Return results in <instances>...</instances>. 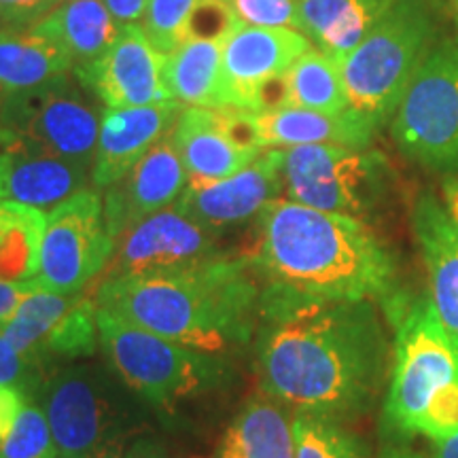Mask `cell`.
<instances>
[{
	"instance_id": "6da1fadb",
	"label": "cell",
	"mask_w": 458,
	"mask_h": 458,
	"mask_svg": "<svg viewBox=\"0 0 458 458\" xmlns=\"http://www.w3.org/2000/svg\"><path fill=\"white\" fill-rule=\"evenodd\" d=\"M255 363L263 394L295 414L346 422L368 414L385 391L393 346L376 301L261 289Z\"/></svg>"
},
{
	"instance_id": "7a4b0ae2",
	"label": "cell",
	"mask_w": 458,
	"mask_h": 458,
	"mask_svg": "<svg viewBox=\"0 0 458 458\" xmlns=\"http://www.w3.org/2000/svg\"><path fill=\"white\" fill-rule=\"evenodd\" d=\"M246 259L261 289L272 293L385 308L403 293L394 255L369 225L293 199H276L257 216Z\"/></svg>"
},
{
	"instance_id": "3957f363",
	"label": "cell",
	"mask_w": 458,
	"mask_h": 458,
	"mask_svg": "<svg viewBox=\"0 0 458 458\" xmlns=\"http://www.w3.org/2000/svg\"><path fill=\"white\" fill-rule=\"evenodd\" d=\"M261 289L246 257L106 278L96 306L196 351L223 354L253 340Z\"/></svg>"
},
{
	"instance_id": "277c9868",
	"label": "cell",
	"mask_w": 458,
	"mask_h": 458,
	"mask_svg": "<svg viewBox=\"0 0 458 458\" xmlns=\"http://www.w3.org/2000/svg\"><path fill=\"white\" fill-rule=\"evenodd\" d=\"M385 310L394 327L385 427L428 442L452 437L458 433V335L427 295L401 293Z\"/></svg>"
},
{
	"instance_id": "5b68a950",
	"label": "cell",
	"mask_w": 458,
	"mask_h": 458,
	"mask_svg": "<svg viewBox=\"0 0 458 458\" xmlns=\"http://www.w3.org/2000/svg\"><path fill=\"white\" fill-rule=\"evenodd\" d=\"M437 43L433 0H394L363 41L337 57L348 96L346 113L374 131L385 128L418 66Z\"/></svg>"
},
{
	"instance_id": "8992f818",
	"label": "cell",
	"mask_w": 458,
	"mask_h": 458,
	"mask_svg": "<svg viewBox=\"0 0 458 458\" xmlns=\"http://www.w3.org/2000/svg\"><path fill=\"white\" fill-rule=\"evenodd\" d=\"M57 458H102L123 450L145 422L147 403L102 365H68L37 393Z\"/></svg>"
},
{
	"instance_id": "52a82bcc",
	"label": "cell",
	"mask_w": 458,
	"mask_h": 458,
	"mask_svg": "<svg viewBox=\"0 0 458 458\" xmlns=\"http://www.w3.org/2000/svg\"><path fill=\"white\" fill-rule=\"evenodd\" d=\"M100 348L119 380L153 408H176L225 386L232 368L223 354L182 346L98 308Z\"/></svg>"
},
{
	"instance_id": "ba28073f",
	"label": "cell",
	"mask_w": 458,
	"mask_h": 458,
	"mask_svg": "<svg viewBox=\"0 0 458 458\" xmlns=\"http://www.w3.org/2000/svg\"><path fill=\"white\" fill-rule=\"evenodd\" d=\"M286 199L369 225L391 199L393 172L369 147L303 145L280 148Z\"/></svg>"
},
{
	"instance_id": "9c48e42d",
	"label": "cell",
	"mask_w": 458,
	"mask_h": 458,
	"mask_svg": "<svg viewBox=\"0 0 458 458\" xmlns=\"http://www.w3.org/2000/svg\"><path fill=\"white\" fill-rule=\"evenodd\" d=\"M394 145L431 172H458V38L428 51L391 119Z\"/></svg>"
},
{
	"instance_id": "30bf717a",
	"label": "cell",
	"mask_w": 458,
	"mask_h": 458,
	"mask_svg": "<svg viewBox=\"0 0 458 458\" xmlns=\"http://www.w3.org/2000/svg\"><path fill=\"white\" fill-rule=\"evenodd\" d=\"M100 119L96 98L71 74L17 94L0 106V128L91 168Z\"/></svg>"
},
{
	"instance_id": "8fae6325",
	"label": "cell",
	"mask_w": 458,
	"mask_h": 458,
	"mask_svg": "<svg viewBox=\"0 0 458 458\" xmlns=\"http://www.w3.org/2000/svg\"><path fill=\"white\" fill-rule=\"evenodd\" d=\"M113 253L105 199L94 189H81L47 213L37 283L62 295L81 293Z\"/></svg>"
},
{
	"instance_id": "7c38bea8",
	"label": "cell",
	"mask_w": 458,
	"mask_h": 458,
	"mask_svg": "<svg viewBox=\"0 0 458 458\" xmlns=\"http://www.w3.org/2000/svg\"><path fill=\"white\" fill-rule=\"evenodd\" d=\"M216 236L219 233L202 227L174 204L136 223L117 240L113 270L106 278L179 270L219 259L227 253Z\"/></svg>"
},
{
	"instance_id": "4fadbf2b",
	"label": "cell",
	"mask_w": 458,
	"mask_h": 458,
	"mask_svg": "<svg viewBox=\"0 0 458 458\" xmlns=\"http://www.w3.org/2000/svg\"><path fill=\"white\" fill-rule=\"evenodd\" d=\"M165 55L148 41L142 24H125L106 54L72 77L106 108L147 106L172 100L164 83Z\"/></svg>"
},
{
	"instance_id": "5bb4252c",
	"label": "cell",
	"mask_w": 458,
	"mask_h": 458,
	"mask_svg": "<svg viewBox=\"0 0 458 458\" xmlns=\"http://www.w3.org/2000/svg\"><path fill=\"white\" fill-rule=\"evenodd\" d=\"M314 47L303 32L289 28L240 26L223 41V74L232 106L259 111L261 91Z\"/></svg>"
},
{
	"instance_id": "9a60e30c",
	"label": "cell",
	"mask_w": 458,
	"mask_h": 458,
	"mask_svg": "<svg viewBox=\"0 0 458 458\" xmlns=\"http://www.w3.org/2000/svg\"><path fill=\"white\" fill-rule=\"evenodd\" d=\"M284 189L280 148H266L255 162L229 179L208 185H187L176 206L210 232L242 225L257 219Z\"/></svg>"
},
{
	"instance_id": "2e32d148",
	"label": "cell",
	"mask_w": 458,
	"mask_h": 458,
	"mask_svg": "<svg viewBox=\"0 0 458 458\" xmlns=\"http://www.w3.org/2000/svg\"><path fill=\"white\" fill-rule=\"evenodd\" d=\"M187 181L185 164L170 130L122 181L106 189L105 219L114 244L136 223L179 202Z\"/></svg>"
},
{
	"instance_id": "e0dca14e",
	"label": "cell",
	"mask_w": 458,
	"mask_h": 458,
	"mask_svg": "<svg viewBox=\"0 0 458 458\" xmlns=\"http://www.w3.org/2000/svg\"><path fill=\"white\" fill-rule=\"evenodd\" d=\"M89 168L3 130L0 136V199L54 208L85 189Z\"/></svg>"
},
{
	"instance_id": "ac0fdd59",
	"label": "cell",
	"mask_w": 458,
	"mask_h": 458,
	"mask_svg": "<svg viewBox=\"0 0 458 458\" xmlns=\"http://www.w3.org/2000/svg\"><path fill=\"white\" fill-rule=\"evenodd\" d=\"M185 106L165 100L147 106H123L102 111L91 182L108 189L123 179L142 157L179 122Z\"/></svg>"
},
{
	"instance_id": "d6986e66",
	"label": "cell",
	"mask_w": 458,
	"mask_h": 458,
	"mask_svg": "<svg viewBox=\"0 0 458 458\" xmlns=\"http://www.w3.org/2000/svg\"><path fill=\"white\" fill-rule=\"evenodd\" d=\"M411 229L427 272L428 301L458 335V229L433 193H420L411 210Z\"/></svg>"
},
{
	"instance_id": "ffe728a7",
	"label": "cell",
	"mask_w": 458,
	"mask_h": 458,
	"mask_svg": "<svg viewBox=\"0 0 458 458\" xmlns=\"http://www.w3.org/2000/svg\"><path fill=\"white\" fill-rule=\"evenodd\" d=\"M172 139L187 170V185H208L229 179L261 153L244 151L223 134L215 108L189 106L172 128Z\"/></svg>"
},
{
	"instance_id": "44dd1931",
	"label": "cell",
	"mask_w": 458,
	"mask_h": 458,
	"mask_svg": "<svg viewBox=\"0 0 458 458\" xmlns=\"http://www.w3.org/2000/svg\"><path fill=\"white\" fill-rule=\"evenodd\" d=\"M263 148L303 145L369 147L377 131L354 119L351 113L327 114L297 106H280L255 113Z\"/></svg>"
},
{
	"instance_id": "7402d4cb",
	"label": "cell",
	"mask_w": 458,
	"mask_h": 458,
	"mask_svg": "<svg viewBox=\"0 0 458 458\" xmlns=\"http://www.w3.org/2000/svg\"><path fill=\"white\" fill-rule=\"evenodd\" d=\"M216 458H295V411L257 394L223 433Z\"/></svg>"
},
{
	"instance_id": "603a6c76",
	"label": "cell",
	"mask_w": 458,
	"mask_h": 458,
	"mask_svg": "<svg viewBox=\"0 0 458 458\" xmlns=\"http://www.w3.org/2000/svg\"><path fill=\"white\" fill-rule=\"evenodd\" d=\"M34 30L60 45L71 55L72 71H77L106 54L122 32V24L105 0H62Z\"/></svg>"
},
{
	"instance_id": "cb8c5ba5",
	"label": "cell",
	"mask_w": 458,
	"mask_h": 458,
	"mask_svg": "<svg viewBox=\"0 0 458 458\" xmlns=\"http://www.w3.org/2000/svg\"><path fill=\"white\" fill-rule=\"evenodd\" d=\"M164 83L172 100L202 108L232 106L225 74H223V43L189 38L165 55Z\"/></svg>"
},
{
	"instance_id": "d4e9b609",
	"label": "cell",
	"mask_w": 458,
	"mask_h": 458,
	"mask_svg": "<svg viewBox=\"0 0 458 458\" xmlns=\"http://www.w3.org/2000/svg\"><path fill=\"white\" fill-rule=\"evenodd\" d=\"M394 0H300L301 32L331 57H342L363 41Z\"/></svg>"
},
{
	"instance_id": "484cf974",
	"label": "cell",
	"mask_w": 458,
	"mask_h": 458,
	"mask_svg": "<svg viewBox=\"0 0 458 458\" xmlns=\"http://www.w3.org/2000/svg\"><path fill=\"white\" fill-rule=\"evenodd\" d=\"M72 72V60L55 41L30 30H0V106L17 94Z\"/></svg>"
},
{
	"instance_id": "4316f807",
	"label": "cell",
	"mask_w": 458,
	"mask_h": 458,
	"mask_svg": "<svg viewBox=\"0 0 458 458\" xmlns=\"http://www.w3.org/2000/svg\"><path fill=\"white\" fill-rule=\"evenodd\" d=\"M81 293L62 295L55 293V291L45 289L41 283L34 280L30 293L21 300L13 317L4 325H0L11 346L41 374H47L43 365L45 342H47L49 334L60 323L62 317L77 303Z\"/></svg>"
},
{
	"instance_id": "83f0119b",
	"label": "cell",
	"mask_w": 458,
	"mask_h": 458,
	"mask_svg": "<svg viewBox=\"0 0 458 458\" xmlns=\"http://www.w3.org/2000/svg\"><path fill=\"white\" fill-rule=\"evenodd\" d=\"M284 106L327 114L346 113L348 96L335 57L312 47L283 74Z\"/></svg>"
},
{
	"instance_id": "f1b7e54d",
	"label": "cell",
	"mask_w": 458,
	"mask_h": 458,
	"mask_svg": "<svg viewBox=\"0 0 458 458\" xmlns=\"http://www.w3.org/2000/svg\"><path fill=\"white\" fill-rule=\"evenodd\" d=\"M45 221L47 215L41 208L7 202L0 227V280L17 284L37 280Z\"/></svg>"
},
{
	"instance_id": "f546056e",
	"label": "cell",
	"mask_w": 458,
	"mask_h": 458,
	"mask_svg": "<svg viewBox=\"0 0 458 458\" xmlns=\"http://www.w3.org/2000/svg\"><path fill=\"white\" fill-rule=\"evenodd\" d=\"M96 312H98L96 300L81 293L77 303L62 317L45 342V371L55 368V365L72 363L81 357H91L96 352V348L100 346Z\"/></svg>"
},
{
	"instance_id": "4dcf8cb0",
	"label": "cell",
	"mask_w": 458,
	"mask_h": 458,
	"mask_svg": "<svg viewBox=\"0 0 458 458\" xmlns=\"http://www.w3.org/2000/svg\"><path fill=\"white\" fill-rule=\"evenodd\" d=\"M295 458H368L363 439L340 420L295 414Z\"/></svg>"
},
{
	"instance_id": "1f68e13d",
	"label": "cell",
	"mask_w": 458,
	"mask_h": 458,
	"mask_svg": "<svg viewBox=\"0 0 458 458\" xmlns=\"http://www.w3.org/2000/svg\"><path fill=\"white\" fill-rule=\"evenodd\" d=\"M0 458H57L47 416L37 397L26 401L7 439L0 444Z\"/></svg>"
},
{
	"instance_id": "d6a6232c",
	"label": "cell",
	"mask_w": 458,
	"mask_h": 458,
	"mask_svg": "<svg viewBox=\"0 0 458 458\" xmlns=\"http://www.w3.org/2000/svg\"><path fill=\"white\" fill-rule=\"evenodd\" d=\"M198 0H148L145 28L148 41L168 55L187 38V24Z\"/></svg>"
},
{
	"instance_id": "836d02e7",
	"label": "cell",
	"mask_w": 458,
	"mask_h": 458,
	"mask_svg": "<svg viewBox=\"0 0 458 458\" xmlns=\"http://www.w3.org/2000/svg\"><path fill=\"white\" fill-rule=\"evenodd\" d=\"M232 7L246 26L289 28L301 32L300 0H232Z\"/></svg>"
},
{
	"instance_id": "e575fe53",
	"label": "cell",
	"mask_w": 458,
	"mask_h": 458,
	"mask_svg": "<svg viewBox=\"0 0 458 458\" xmlns=\"http://www.w3.org/2000/svg\"><path fill=\"white\" fill-rule=\"evenodd\" d=\"M240 26L232 0H198L187 24V38H204V41H225Z\"/></svg>"
},
{
	"instance_id": "d590c367",
	"label": "cell",
	"mask_w": 458,
	"mask_h": 458,
	"mask_svg": "<svg viewBox=\"0 0 458 458\" xmlns=\"http://www.w3.org/2000/svg\"><path fill=\"white\" fill-rule=\"evenodd\" d=\"M43 380L45 377L41 371L28 363V360L11 346V342L4 337L3 329H0V386L20 388V391L37 397Z\"/></svg>"
},
{
	"instance_id": "8d00e7d4",
	"label": "cell",
	"mask_w": 458,
	"mask_h": 458,
	"mask_svg": "<svg viewBox=\"0 0 458 458\" xmlns=\"http://www.w3.org/2000/svg\"><path fill=\"white\" fill-rule=\"evenodd\" d=\"M62 0H0V30H30Z\"/></svg>"
},
{
	"instance_id": "74e56055",
	"label": "cell",
	"mask_w": 458,
	"mask_h": 458,
	"mask_svg": "<svg viewBox=\"0 0 458 458\" xmlns=\"http://www.w3.org/2000/svg\"><path fill=\"white\" fill-rule=\"evenodd\" d=\"M34 397V394H28L20 388L13 386H0V444L7 439L11 428L20 418L21 410H24L26 401Z\"/></svg>"
},
{
	"instance_id": "f35d334b",
	"label": "cell",
	"mask_w": 458,
	"mask_h": 458,
	"mask_svg": "<svg viewBox=\"0 0 458 458\" xmlns=\"http://www.w3.org/2000/svg\"><path fill=\"white\" fill-rule=\"evenodd\" d=\"M123 458H182L176 454L174 450H170L164 442H159L157 437L151 435H140V437L131 439V444L125 445Z\"/></svg>"
},
{
	"instance_id": "ab89813d",
	"label": "cell",
	"mask_w": 458,
	"mask_h": 458,
	"mask_svg": "<svg viewBox=\"0 0 458 458\" xmlns=\"http://www.w3.org/2000/svg\"><path fill=\"white\" fill-rule=\"evenodd\" d=\"M32 286L34 280L24 284L4 283V280H0V325H4L11 317H13L17 308H20L21 300L30 293Z\"/></svg>"
},
{
	"instance_id": "60d3db41",
	"label": "cell",
	"mask_w": 458,
	"mask_h": 458,
	"mask_svg": "<svg viewBox=\"0 0 458 458\" xmlns=\"http://www.w3.org/2000/svg\"><path fill=\"white\" fill-rule=\"evenodd\" d=\"M108 11L119 24H140L145 20L148 0H105Z\"/></svg>"
},
{
	"instance_id": "b9f144b4",
	"label": "cell",
	"mask_w": 458,
	"mask_h": 458,
	"mask_svg": "<svg viewBox=\"0 0 458 458\" xmlns=\"http://www.w3.org/2000/svg\"><path fill=\"white\" fill-rule=\"evenodd\" d=\"M442 206L445 215L450 216V221L458 229V172L456 174L445 176L442 185Z\"/></svg>"
},
{
	"instance_id": "7bdbcfd3",
	"label": "cell",
	"mask_w": 458,
	"mask_h": 458,
	"mask_svg": "<svg viewBox=\"0 0 458 458\" xmlns=\"http://www.w3.org/2000/svg\"><path fill=\"white\" fill-rule=\"evenodd\" d=\"M431 458H458V433L448 439L431 442Z\"/></svg>"
},
{
	"instance_id": "ee69618b",
	"label": "cell",
	"mask_w": 458,
	"mask_h": 458,
	"mask_svg": "<svg viewBox=\"0 0 458 458\" xmlns=\"http://www.w3.org/2000/svg\"><path fill=\"white\" fill-rule=\"evenodd\" d=\"M382 458H422V456L416 454V452H410V450H391V452H386Z\"/></svg>"
},
{
	"instance_id": "f6af8a7d",
	"label": "cell",
	"mask_w": 458,
	"mask_h": 458,
	"mask_svg": "<svg viewBox=\"0 0 458 458\" xmlns=\"http://www.w3.org/2000/svg\"><path fill=\"white\" fill-rule=\"evenodd\" d=\"M4 216H7V202H3V199H0V227H3Z\"/></svg>"
},
{
	"instance_id": "bcb514c9",
	"label": "cell",
	"mask_w": 458,
	"mask_h": 458,
	"mask_svg": "<svg viewBox=\"0 0 458 458\" xmlns=\"http://www.w3.org/2000/svg\"><path fill=\"white\" fill-rule=\"evenodd\" d=\"M102 458H123V450H114V452H111V454H106Z\"/></svg>"
},
{
	"instance_id": "7dc6e473",
	"label": "cell",
	"mask_w": 458,
	"mask_h": 458,
	"mask_svg": "<svg viewBox=\"0 0 458 458\" xmlns=\"http://www.w3.org/2000/svg\"><path fill=\"white\" fill-rule=\"evenodd\" d=\"M450 3V7L454 9V15H458V0H448Z\"/></svg>"
},
{
	"instance_id": "c3c4849f",
	"label": "cell",
	"mask_w": 458,
	"mask_h": 458,
	"mask_svg": "<svg viewBox=\"0 0 458 458\" xmlns=\"http://www.w3.org/2000/svg\"><path fill=\"white\" fill-rule=\"evenodd\" d=\"M0 136H3V128H0Z\"/></svg>"
},
{
	"instance_id": "681fc988",
	"label": "cell",
	"mask_w": 458,
	"mask_h": 458,
	"mask_svg": "<svg viewBox=\"0 0 458 458\" xmlns=\"http://www.w3.org/2000/svg\"><path fill=\"white\" fill-rule=\"evenodd\" d=\"M456 26H458V15H456Z\"/></svg>"
}]
</instances>
